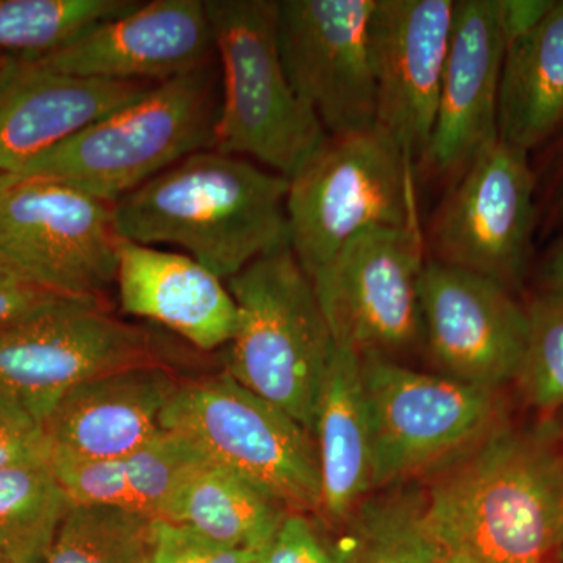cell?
Returning <instances> with one entry per match:
<instances>
[{
    "label": "cell",
    "mask_w": 563,
    "mask_h": 563,
    "mask_svg": "<svg viewBox=\"0 0 563 563\" xmlns=\"http://www.w3.org/2000/svg\"><path fill=\"white\" fill-rule=\"evenodd\" d=\"M443 559L554 563L563 550V437L554 426H498L421 479Z\"/></svg>",
    "instance_id": "obj_1"
},
{
    "label": "cell",
    "mask_w": 563,
    "mask_h": 563,
    "mask_svg": "<svg viewBox=\"0 0 563 563\" xmlns=\"http://www.w3.org/2000/svg\"><path fill=\"white\" fill-rule=\"evenodd\" d=\"M288 179L235 155L196 152L113 203L121 239L188 252L222 280L290 246Z\"/></svg>",
    "instance_id": "obj_2"
},
{
    "label": "cell",
    "mask_w": 563,
    "mask_h": 563,
    "mask_svg": "<svg viewBox=\"0 0 563 563\" xmlns=\"http://www.w3.org/2000/svg\"><path fill=\"white\" fill-rule=\"evenodd\" d=\"M220 76L214 60L162 81L14 176L63 181L101 201H120L188 155L214 150Z\"/></svg>",
    "instance_id": "obj_3"
},
{
    "label": "cell",
    "mask_w": 563,
    "mask_h": 563,
    "mask_svg": "<svg viewBox=\"0 0 563 563\" xmlns=\"http://www.w3.org/2000/svg\"><path fill=\"white\" fill-rule=\"evenodd\" d=\"M225 285L236 306L225 372L313 433L336 343L312 279L291 247L284 246Z\"/></svg>",
    "instance_id": "obj_4"
},
{
    "label": "cell",
    "mask_w": 563,
    "mask_h": 563,
    "mask_svg": "<svg viewBox=\"0 0 563 563\" xmlns=\"http://www.w3.org/2000/svg\"><path fill=\"white\" fill-rule=\"evenodd\" d=\"M206 7L221 66L214 151L255 158L290 179L328 132L288 80L277 0H206Z\"/></svg>",
    "instance_id": "obj_5"
},
{
    "label": "cell",
    "mask_w": 563,
    "mask_h": 563,
    "mask_svg": "<svg viewBox=\"0 0 563 563\" xmlns=\"http://www.w3.org/2000/svg\"><path fill=\"white\" fill-rule=\"evenodd\" d=\"M415 166L377 124L322 141L288 179V239L310 279L354 236L418 220Z\"/></svg>",
    "instance_id": "obj_6"
},
{
    "label": "cell",
    "mask_w": 563,
    "mask_h": 563,
    "mask_svg": "<svg viewBox=\"0 0 563 563\" xmlns=\"http://www.w3.org/2000/svg\"><path fill=\"white\" fill-rule=\"evenodd\" d=\"M161 426L190 440L211 462L269 493L290 512L321 518L313 433L228 372L180 384Z\"/></svg>",
    "instance_id": "obj_7"
},
{
    "label": "cell",
    "mask_w": 563,
    "mask_h": 563,
    "mask_svg": "<svg viewBox=\"0 0 563 563\" xmlns=\"http://www.w3.org/2000/svg\"><path fill=\"white\" fill-rule=\"evenodd\" d=\"M372 421L374 490L421 481L506 422L504 388L361 355Z\"/></svg>",
    "instance_id": "obj_8"
},
{
    "label": "cell",
    "mask_w": 563,
    "mask_h": 563,
    "mask_svg": "<svg viewBox=\"0 0 563 563\" xmlns=\"http://www.w3.org/2000/svg\"><path fill=\"white\" fill-rule=\"evenodd\" d=\"M121 240L113 203L63 181L11 174L0 191V255L60 295L107 303Z\"/></svg>",
    "instance_id": "obj_9"
},
{
    "label": "cell",
    "mask_w": 563,
    "mask_h": 563,
    "mask_svg": "<svg viewBox=\"0 0 563 563\" xmlns=\"http://www.w3.org/2000/svg\"><path fill=\"white\" fill-rule=\"evenodd\" d=\"M420 218L354 236L314 274L313 287L339 346L395 358L421 344Z\"/></svg>",
    "instance_id": "obj_10"
},
{
    "label": "cell",
    "mask_w": 563,
    "mask_h": 563,
    "mask_svg": "<svg viewBox=\"0 0 563 563\" xmlns=\"http://www.w3.org/2000/svg\"><path fill=\"white\" fill-rule=\"evenodd\" d=\"M536 187L529 154L499 139L485 147L440 207L432 261L479 274L517 295L532 261Z\"/></svg>",
    "instance_id": "obj_11"
},
{
    "label": "cell",
    "mask_w": 563,
    "mask_h": 563,
    "mask_svg": "<svg viewBox=\"0 0 563 563\" xmlns=\"http://www.w3.org/2000/svg\"><path fill=\"white\" fill-rule=\"evenodd\" d=\"M147 363H162L151 332L106 303H73L0 331V391L43 422L77 385Z\"/></svg>",
    "instance_id": "obj_12"
},
{
    "label": "cell",
    "mask_w": 563,
    "mask_h": 563,
    "mask_svg": "<svg viewBox=\"0 0 563 563\" xmlns=\"http://www.w3.org/2000/svg\"><path fill=\"white\" fill-rule=\"evenodd\" d=\"M374 9L376 0H277L288 80L328 135L376 125Z\"/></svg>",
    "instance_id": "obj_13"
},
{
    "label": "cell",
    "mask_w": 563,
    "mask_h": 563,
    "mask_svg": "<svg viewBox=\"0 0 563 563\" xmlns=\"http://www.w3.org/2000/svg\"><path fill=\"white\" fill-rule=\"evenodd\" d=\"M420 312L421 344L435 373L490 388L515 384L529 314L512 291L431 258L421 274Z\"/></svg>",
    "instance_id": "obj_14"
},
{
    "label": "cell",
    "mask_w": 563,
    "mask_h": 563,
    "mask_svg": "<svg viewBox=\"0 0 563 563\" xmlns=\"http://www.w3.org/2000/svg\"><path fill=\"white\" fill-rule=\"evenodd\" d=\"M454 0H376V124L417 165L428 150L453 33Z\"/></svg>",
    "instance_id": "obj_15"
},
{
    "label": "cell",
    "mask_w": 563,
    "mask_h": 563,
    "mask_svg": "<svg viewBox=\"0 0 563 563\" xmlns=\"http://www.w3.org/2000/svg\"><path fill=\"white\" fill-rule=\"evenodd\" d=\"M32 60L70 76L162 84L217 54L206 0H151Z\"/></svg>",
    "instance_id": "obj_16"
},
{
    "label": "cell",
    "mask_w": 563,
    "mask_h": 563,
    "mask_svg": "<svg viewBox=\"0 0 563 563\" xmlns=\"http://www.w3.org/2000/svg\"><path fill=\"white\" fill-rule=\"evenodd\" d=\"M504 54L499 0H454L439 110L420 161L426 169L437 176L461 174L498 141Z\"/></svg>",
    "instance_id": "obj_17"
},
{
    "label": "cell",
    "mask_w": 563,
    "mask_h": 563,
    "mask_svg": "<svg viewBox=\"0 0 563 563\" xmlns=\"http://www.w3.org/2000/svg\"><path fill=\"white\" fill-rule=\"evenodd\" d=\"M155 85L70 76L22 57L0 88V174L21 173Z\"/></svg>",
    "instance_id": "obj_18"
},
{
    "label": "cell",
    "mask_w": 563,
    "mask_h": 563,
    "mask_svg": "<svg viewBox=\"0 0 563 563\" xmlns=\"http://www.w3.org/2000/svg\"><path fill=\"white\" fill-rule=\"evenodd\" d=\"M179 385L162 363L131 366L77 385L44 421L52 450L81 461L132 453L162 431V415Z\"/></svg>",
    "instance_id": "obj_19"
},
{
    "label": "cell",
    "mask_w": 563,
    "mask_h": 563,
    "mask_svg": "<svg viewBox=\"0 0 563 563\" xmlns=\"http://www.w3.org/2000/svg\"><path fill=\"white\" fill-rule=\"evenodd\" d=\"M117 288L122 312L158 322L198 350L228 346L235 333L228 285L190 255L122 239Z\"/></svg>",
    "instance_id": "obj_20"
},
{
    "label": "cell",
    "mask_w": 563,
    "mask_h": 563,
    "mask_svg": "<svg viewBox=\"0 0 563 563\" xmlns=\"http://www.w3.org/2000/svg\"><path fill=\"white\" fill-rule=\"evenodd\" d=\"M313 437L322 490V523L342 529L374 492L372 421L362 357L336 344L318 399Z\"/></svg>",
    "instance_id": "obj_21"
},
{
    "label": "cell",
    "mask_w": 563,
    "mask_h": 563,
    "mask_svg": "<svg viewBox=\"0 0 563 563\" xmlns=\"http://www.w3.org/2000/svg\"><path fill=\"white\" fill-rule=\"evenodd\" d=\"M206 459L190 440L162 429L132 453L109 461L52 450L51 466L74 504L121 507L161 520L181 481Z\"/></svg>",
    "instance_id": "obj_22"
},
{
    "label": "cell",
    "mask_w": 563,
    "mask_h": 563,
    "mask_svg": "<svg viewBox=\"0 0 563 563\" xmlns=\"http://www.w3.org/2000/svg\"><path fill=\"white\" fill-rule=\"evenodd\" d=\"M563 128V0L532 32L507 44L498 139L531 154Z\"/></svg>",
    "instance_id": "obj_23"
},
{
    "label": "cell",
    "mask_w": 563,
    "mask_h": 563,
    "mask_svg": "<svg viewBox=\"0 0 563 563\" xmlns=\"http://www.w3.org/2000/svg\"><path fill=\"white\" fill-rule=\"evenodd\" d=\"M288 512L269 493L206 459L181 481L161 520L190 526L214 542L258 553Z\"/></svg>",
    "instance_id": "obj_24"
},
{
    "label": "cell",
    "mask_w": 563,
    "mask_h": 563,
    "mask_svg": "<svg viewBox=\"0 0 563 563\" xmlns=\"http://www.w3.org/2000/svg\"><path fill=\"white\" fill-rule=\"evenodd\" d=\"M346 563H442L421 481L369 493L342 528Z\"/></svg>",
    "instance_id": "obj_25"
},
{
    "label": "cell",
    "mask_w": 563,
    "mask_h": 563,
    "mask_svg": "<svg viewBox=\"0 0 563 563\" xmlns=\"http://www.w3.org/2000/svg\"><path fill=\"white\" fill-rule=\"evenodd\" d=\"M73 506L51 463L0 470V561H46Z\"/></svg>",
    "instance_id": "obj_26"
},
{
    "label": "cell",
    "mask_w": 563,
    "mask_h": 563,
    "mask_svg": "<svg viewBox=\"0 0 563 563\" xmlns=\"http://www.w3.org/2000/svg\"><path fill=\"white\" fill-rule=\"evenodd\" d=\"M139 0H0V54L35 58L60 49Z\"/></svg>",
    "instance_id": "obj_27"
},
{
    "label": "cell",
    "mask_w": 563,
    "mask_h": 563,
    "mask_svg": "<svg viewBox=\"0 0 563 563\" xmlns=\"http://www.w3.org/2000/svg\"><path fill=\"white\" fill-rule=\"evenodd\" d=\"M147 515L102 504H74L43 563H152Z\"/></svg>",
    "instance_id": "obj_28"
},
{
    "label": "cell",
    "mask_w": 563,
    "mask_h": 563,
    "mask_svg": "<svg viewBox=\"0 0 563 563\" xmlns=\"http://www.w3.org/2000/svg\"><path fill=\"white\" fill-rule=\"evenodd\" d=\"M529 336L515 384L539 412L563 407V298L533 295L526 303Z\"/></svg>",
    "instance_id": "obj_29"
},
{
    "label": "cell",
    "mask_w": 563,
    "mask_h": 563,
    "mask_svg": "<svg viewBox=\"0 0 563 563\" xmlns=\"http://www.w3.org/2000/svg\"><path fill=\"white\" fill-rule=\"evenodd\" d=\"M255 563H346L340 543L324 536L313 515L288 512Z\"/></svg>",
    "instance_id": "obj_30"
},
{
    "label": "cell",
    "mask_w": 563,
    "mask_h": 563,
    "mask_svg": "<svg viewBox=\"0 0 563 563\" xmlns=\"http://www.w3.org/2000/svg\"><path fill=\"white\" fill-rule=\"evenodd\" d=\"M257 554L214 542L187 525L152 521V563H255Z\"/></svg>",
    "instance_id": "obj_31"
},
{
    "label": "cell",
    "mask_w": 563,
    "mask_h": 563,
    "mask_svg": "<svg viewBox=\"0 0 563 563\" xmlns=\"http://www.w3.org/2000/svg\"><path fill=\"white\" fill-rule=\"evenodd\" d=\"M51 457L52 443L44 422L0 391V470L47 465Z\"/></svg>",
    "instance_id": "obj_32"
},
{
    "label": "cell",
    "mask_w": 563,
    "mask_h": 563,
    "mask_svg": "<svg viewBox=\"0 0 563 563\" xmlns=\"http://www.w3.org/2000/svg\"><path fill=\"white\" fill-rule=\"evenodd\" d=\"M80 302L98 301L69 298L51 290L0 255V331L52 310Z\"/></svg>",
    "instance_id": "obj_33"
},
{
    "label": "cell",
    "mask_w": 563,
    "mask_h": 563,
    "mask_svg": "<svg viewBox=\"0 0 563 563\" xmlns=\"http://www.w3.org/2000/svg\"><path fill=\"white\" fill-rule=\"evenodd\" d=\"M554 3L555 0H499V22L506 46L532 32Z\"/></svg>",
    "instance_id": "obj_34"
},
{
    "label": "cell",
    "mask_w": 563,
    "mask_h": 563,
    "mask_svg": "<svg viewBox=\"0 0 563 563\" xmlns=\"http://www.w3.org/2000/svg\"><path fill=\"white\" fill-rule=\"evenodd\" d=\"M536 295L563 298V235L544 252L536 272Z\"/></svg>",
    "instance_id": "obj_35"
},
{
    "label": "cell",
    "mask_w": 563,
    "mask_h": 563,
    "mask_svg": "<svg viewBox=\"0 0 563 563\" xmlns=\"http://www.w3.org/2000/svg\"><path fill=\"white\" fill-rule=\"evenodd\" d=\"M22 57H14V55L0 54V88L7 84L11 74L16 70Z\"/></svg>",
    "instance_id": "obj_36"
},
{
    "label": "cell",
    "mask_w": 563,
    "mask_h": 563,
    "mask_svg": "<svg viewBox=\"0 0 563 563\" xmlns=\"http://www.w3.org/2000/svg\"><path fill=\"white\" fill-rule=\"evenodd\" d=\"M554 220L559 222V224H563V172L561 177H559L558 188H555L554 195Z\"/></svg>",
    "instance_id": "obj_37"
},
{
    "label": "cell",
    "mask_w": 563,
    "mask_h": 563,
    "mask_svg": "<svg viewBox=\"0 0 563 563\" xmlns=\"http://www.w3.org/2000/svg\"><path fill=\"white\" fill-rule=\"evenodd\" d=\"M11 174H0V191L3 190V187H5L7 181L10 180Z\"/></svg>",
    "instance_id": "obj_38"
},
{
    "label": "cell",
    "mask_w": 563,
    "mask_h": 563,
    "mask_svg": "<svg viewBox=\"0 0 563 563\" xmlns=\"http://www.w3.org/2000/svg\"><path fill=\"white\" fill-rule=\"evenodd\" d=\"M442 563H453V562H450V561H446V559H443Z\"/></svg>",
    "instance_id": "obj_39"
},
{
    "label": "cell",
    "mask_w": 563,
    "mask_h": 563,
    "mask_svg": "<svg viewBox=\"0 0 563 563\" xmlns=\"http://www.w3.org/2000/svg\"><path fill=\"white\" fill-rule=\"evenodd\" d=\"M561 559H562V562H563V550H562Z\"/></svg>",
    "instance_id": "obj_40"
},
{
    "label": "cell",
    "mask_w": 563,
    "mask_h": 563,
    "mask_svg": "<svg viewBox=\"0 0 563 563\" xmlns=\"http://www.w3.org/2000/svg\"><path fill=\"white\" fill-rule=\"evenodd\" d=\"M0 563H3L2 561H0Z\"/></svg>",
    "instance_id": "obj_41"
},
{
    "label": "cell",
    "mask_w": 563,
    "mask_h": 563,
    "mask_svg": "<svg viewBox=\"0 0 563 563\" xmlns=\"http://www.w3.org/2000/svg\"><path fill=\"white\" fill-rule=\"evenodd\" d=\"M562 437H563V431H562Z\"/></svg>",
    "instance_id": "obj_42"
}]
</instances>
